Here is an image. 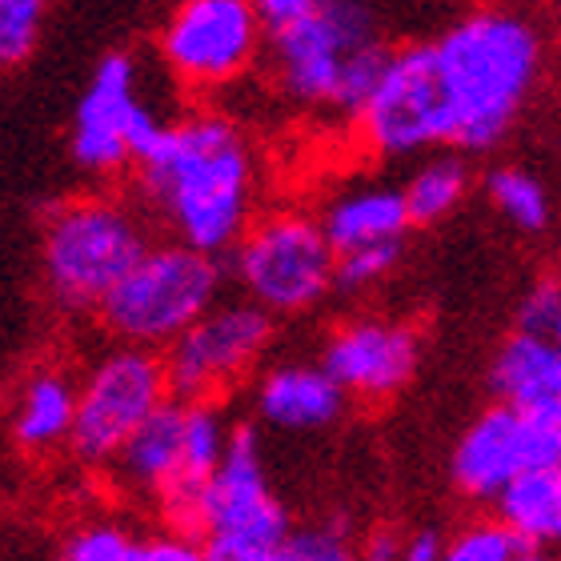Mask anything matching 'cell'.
Masks as SVG:
<instances>
[{"instance_id":"cell-1","label":"cell","mask_w":561,"mask_h":561,"mask_svg":"<svg viewBox=\"0 0 561 561\" xmlns=\"http://www.w3.org/2000/svg\"><path fill=\"white\" fill-rule=\"evenodd\" d=\"M137 193L169 241L221 261L257 217V152L221 108H193L164 125L137 164Z\"/></svg>"},{"instance_id":"cell-2","label":"cell","mask_w":561,"mask_h":561,"mask_svg":"<svg viewBox=\"0 0 561 561\" xmlns=\"http://www.w3.org/2000/svg\"><path fill=\"white\" fill-rule=\"evenodd\" d=\"M430 45L449 108V149L493 152L546 84V24L517 4H478Z\"/></svg>"},{"instance_id":"cell-3","label":"cell","mask_w":561,"mask_h":561,"mask_svg":"<svg viewBox=\"0 0 561 561\" xmlns=\"http://www.w3.org/2000/svg\"><path fill=\"white\" fill-rule=\"evenodd\" d=\"M270 77L297 108L357 117L389 60L374 0H317L297 24L270 33Z\"/></svg>"},{"instance_id":"cell-4","label":"cell","mask_w":561,"mask_h":561,"mask_svg":"<svg viewBox=\"0 0 561 561\" xmlns=\"http://www.w3.org/2000/svg\"><path fill=\"white\" fill-rule=\"evenodd\" d=\"M152 245L149 217L117 193L65 197L41 225V280L65 317H96L101 301Z\"/></svg>"},{"instance_id":"cell-5","label":"cell","mask_w":561,"mask_h":561,"mask_svg":"<svg viewBox=\"0 0 561 561\" xmlns=\"http://www.w3.org/2000/svg\"><path fill=\"white\" fill-rule=\"evenodd\" d=\"M229 430L233 425L217 401L169 398L121 445L105 473L121 493L157 505L169 526L193 534V510L213 469L221 466Z\"/></svg>"},{"instance_id":"cell-6","label":"cell","mask_w":561,"mask_h":561,"mask_svg":"<svg viewBox=\"0 0 561 561\" xmlns=\"http://www.w3.org/2000/svg\"><path fill=\"white\" fill-rule=\"evenodd\" d=\"M225 265L176 241H152L117 289L108 293L96 321L113 345L164 353L197 317L221 301Z\"/></svg>"},{"instance_id":"cell-7","label":"cell","mask_w":561,"mask_h":561,"mask_svg":"<svg viewBox=\"0 0 561 561\" xmlns=\"http://www.w3.org/2000/svg\"><path fill=\"white\" fill-rule=\"evenodd\" d=\"M289 529L293 517L273 490L257 430L241 421L193 510L201 561H277Z\"/></svg>"},{"instance_id":"cell-8","label":"cell","mask_w":561,"mask_h":561,"mask_svg":"<svg viewBox=\"0 0 561 561\" xmlns=\"http://www.w3.org/2000/svg\"><path fill=\"white\" fill-rule=\"evenodd\" d=\"M229 270L241 297L273 321L313 313L333 293V249L317 213L297 205L257 213L229 249Z\"/></svg>"},{"instance_id":"cell-9","label":"cell","mask_w":561,"mask_h":561,"mask_svg":"<svg viewBox=\"0 0 561 561\" xmlns=\"http://www.w3.org/2000/svg\"><path fill=\"white\" fill-rule=\"evenodd\" d=\"M169 401L161 353L108 345L77 377L69 454L84 469H108L121 445Z\"/></svg>"},{"instance_id":"cell-10","label":"cell","mask_w":561,"mask_h":561,"mask_svg":"<svg viewBox=\"0 0 561 561\" xmlns=\"http://www.w3.org/2000/svg\"><path fill=\"white\" fill-rule=\"evenodd\" d=\"M277 321L245 297L217 301L161 353L164 386L173 401H217L241 386L270 353Z\"/></svg>"},{"instance_id":"cell-11","label":"cell","mask_w":561,"mask_h":561,"mask_svg":"<svg viewBox=\"0 0 561 561\" xmlns=\"http://www.w3.org/2000/svg\"><path fill=\"white\" fill-rule=\"evenodd\" d=\"M161 65L188 93L241 81L265 53V28L249 0H181L157 36Z\"/></svg>"},{"instance_id":"cell-12","label":"cell","mask_w":561,"mask_h":561,"mask_svg":"<svg viewBox=\"0 0 561 561\" xmlns=\"http://www.w3.org/2000/svg\"><path fill=\"white\" fill-rule=\"evenodd\" d=\"M353 121L362 145L377 157H417L425 149H449V108L430 41L389 48L386 69Z\"/></svg>"},{"instance_id":"cell-13","label":"cell","mask_w":561,"mask_h":561,"mask_svg":"<svg viewBox=\"0 0 561 561\" xmlns=\"http://www.w3.org/2000/svg\"><path fill=\"white\" fill-rule=\"evenodd\" d=\"M561 466V413H514L485 405L449 454V478L469 502L490 505L522 469Z\"/></svg>"},{"instance_id":"cell-14","label":"cell","mask_w":561,"mask_h":561,"mask_svg":"<svg viewBox=\"0 0 561 561\" xmlns=\"http://www.w3.org/2000/svg\"><path fill=\"white\" fill-rule=\"evenodd\" d=\"M317 365L350 401H389L417 377L421 333L398 317L357 313L329 333Z\"/></svg>"},{"instance_id":"cell-15","label":"cell","mask_w":561,"mask_h":561,"mask_svg":"<svg viewBox=\"0 0 561 561\" xmlns=\"http://www.w3.org/2000/svg\"><path fill=\"white\" fill-rule=\"evenodd\" d=\"M145 96H140V65L133 53L117 48L96 60L93 81L84 84L77 113H72L69 152L81 173L108 181L133 173L129 137L137 125Z\"/></svg>"},{"instance_id":"cell-16","label":"cell","mask_w":561,"mask_h":561,"mask_svg":"<svg viewBox=\"0 0 561 561\" xmlns=\"http://www.w3.org/2000/svg\"><path fill=\"white\" fill-rule=\"evenodd\" d=\"M345 410L350 398L317 362H280L253 386V413L277 433H321L337 425Z\"/></svg>"},{"instance_id":"cell-17","label":"cell","mask_w":561,"mask_h":561,"mask_svg":"<svg viewBox=\"0 0 561 561\" xmlns=\"http://www.w3.org/2000/svg\"><path fill=\"white\" fill-rule=\"evenodd\" d=\"M77 413V374L69 365H33L12 393L9 437L24 457H53L69 449Z\"/></svg>"},{"instance_id":"cell-18","label":"cell","mask_w":561,"mask_h":561,"mask_svg":"<svg viewBox=\"0 0 561 561\" xmlns=\"http://www.w3.org/2000/svg\"><path fill=\"white\" fill-rule=\"evenodd\" d=\"M490 389L514 413H561L558 341L510 333L490 362Z\"/></svg>"},{"instance_id":"cell-19","label":"cell","mask_w":561,"mask_h":561,"mask_svg":"<svg viewBox=\"0 0 561 561\" xmlns=\"http://www.w3.org/2000/svg\"><path fill=\"white\" fill-rule=\"evenodd\" d=\"M321 233H325L333 257L357 253V249L377 245H405L410 233V213L401 201V188L389 185H362L333 197L317 217Z\"/></svg>"},{"instance_id":"cell-20","label":"cell","mask_w":561,"mask_h":561,"mask_svg":"<svg viewBox=\"0 0 561 561\" xmlns=\"http://www.w3.org/2000/svg\"><path fill=\"white\" fill-rule=\"evenodd\" d=\"M53 561H201V541L185 529H129L113 517H93L65 534Z\"/></svg>"},{"instance_id":"cell-21","label":"cell","mask_w":561,"mask_h":561,"mask_svg":"<svg viewBox=\"0 0 561 561\" xmlns=\"http://www.w3.org/2000/svg\"><path fill=\"white\" fill-rule=\"evenodd\" d=\"M490 505H493V522L522 550L546 553L561 538V466L522 469Z\"/></svg>"},{"instance_id":"cell-22","label":"cell","mask_w":561,"mask_h":561,"mask_svg":"<svg viewBox=\"0 0 561 561\" xmlns=\"http://www.w3.org/2000/svg\"><path fill=\"white\" fill-rule=\"evenodd\" d=\"M469 185H473V173H469V161L461 152L442 149L425 157L410 173V181L401 185V201H405L410 225L445 221L469 197Z\"/></svg>"},{"instance_id":"cell-23","label":"cell","mask_w":561,"mask_h":561,"mask_svg":"<svg viewBox=\"0 0 561 561\" xmlns=\"http://www.w3.org/2000/svg\"><path fill=\"white\" fill-rule=\"evenodd\" d=\"M485 193L517 233L541 237L553 221L550 188L526 164H497L485 173Z\"/></svg>"},{"instance_id":"cell-24","label":"cell","mask_w":561,"mask_h":561,"mask_svg":"<svg viewBox=\"0 0 561 561\" xmlns=\"http://www.w3.org/2000/svg\"><path fill=\"white\" fill-rule=\"evenodd\" d=\"M53 0H0V72L21 69L41 45Z\"/></svg>"},{"instance_id":"cell-25","label":"cell","mask_w":561,"mask_h":561,"mask_svg":"<svg viewBox=\"0 0 561 561\" xmlns=\"http://www.w3.org/2000/svg\"><path fill=\"white\" fill-rule=\"evenodd\" d=\"M277 561H362L357 538L341 522H305L293 526Z\"/></svg>"},{"instance_id":"cell-26","label":"cell","mask_w":561,"mask_h":561,"mask_svg":"<svg viewBox=\"0 0 561 561\" xmlns=\"http://www.w3.org/2000/svg\"><path fill=\"white\" fill-rule=\"evenodd\" d=\"M522 546L493 517H478L437 546V561H517Z\"/></svg>"},{"instance_id":"cell-27","label":"cell","mask_w":561,"mask_h":561,"mask_svg":"<svg viewBox=\"0 0 561 561\" xmlns=\"http://www.w3.org/2000/svg\"><path fill=\"white\" fill-rule=\"evenodd\" d=\"M401 253H405V245H377V249L345 253V257H333V293L362 297V293L377 289L401 265Z\"/></svg>"},{"instance_id":"cell-28","label":"cell","mask_w":561,"mask_h":561,"mask_svg":"<svg viewBox=\"0 0 561 561\" xmlns=\"http://www.w3.org/2000/svg\"><path fill=\"white\" fill-rule=\"evenodd\" d=\"M514 333H526V337H546L558 341L561 333V285L558 277H538L522 293L514 317Z\"/></svg>"},{"instance_id":"cell-29","label":"cell","mask_w":561,"mask_h":561,"mask_svg":"<svg viewBox=\"0 0 561 561\" xmlns=\"http://www.w3.org/2000/svg\"><path fill=\"white\" fill-rule=\"evenodd\" d=\"M249 4L257 12L265 36L289 28V24H297L301 16H309V12L317 9V0H249Z\"/></svg>"},{"instance_id":"cell-30","label":"cell","mask_w":561,"mask_h":561,"mask_svg":"<svg viewBox=\"0 0 561 561\" xmlns=\"http://www.w3.org/2000/svg\"><path fill=\"white\" fill-rule=\"evenodd\" d=\"M405 546V534L398 526H374L357 541V558L362 561H393Z\"/></svg>"},{"instance_id":"cell-31","label":"cell","mask_w":561,"mask_h":561,"mask_svg":"<svg viewBox=\"0 0 561 561\" xmlns=\"http://www.w3.org/2000/svg\"><path fill=\"white\" fill-rule=\"evenodd\" d=\"M437 546L442 538L433 529H417V534H405V546L393 561H437Z\"/></svg>"},{"instance_id":"cell-32","label":"cell","mask_w":561,"mask_h":561,"mask_svg":"<svg viewBox=\"0 0 561 561\" xmlns=\"http://www.w3.org/2000/svg\"><path fill=\"white\" fill-rule=\"evenodd\" d=\"M517 561H553L550 553H541V550H522L517 553Z\"/></svg>"}]
</instances>
